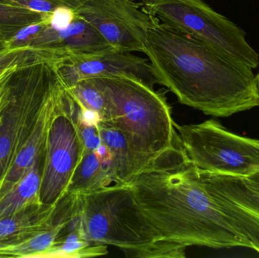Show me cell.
Here are the masks:
<instances>
[{
    "label": "cell",
    "mask_w": 259,
    "mask_h": 258,
    "mask_svg": "<svg viewBox=\"0 0 259 258\" xmlns=\"http://www.w3.org/2000/svg\"><path fill=\"white\" fill-rule=\"evenodd\" d=\"M127 184L143 216L166 242L185 248H250L221 212L180 139Z\"/></svg>",
    "instance_id": "obj_1"
},
{
    "label": "cell",
    "mask_w": 259,
    "mask_h": 258,
    "mask_svg": "<svg viewBox=\"0 0 259 258\" xmlns=\"http://www.w3.org/2000/svg\"><path fill=\"white\" fill-rule=\"evenodd\" d=\"M143 53L158 84L175 94L181 104L218 118L258 107L252 68L164 25L152 15Z\"/></svg>",
    "instance_id": "obj_2"
},
{
    "label": "cell",
    "mask_w": 259,
    "mask_h": 258,
    "mask_svg": "<svg viewBox=\"0 0 259 258\" xmlns=\"http://www.w3.org/2000/svg\"><path fill=\"white\" fill-rule=\"evenodd\" d=\"M79 196L87 240L116 247L127 257L184 258L187 248L161 239L137 207L127 184L116 183Z\"/></svg>",
    "instance_id": "obj_3"
},
{
    "label": "cell",
    "mask_w": 259,
    "mask_h": 258,
    "mask_svg": "<svg viewBox=\"0 0 259 258\" xmlns=\"http://www.w3.org/2000/svg\"><path fill=\"white\" fill-rule=\"evenodd\" d=\"M97 78L110 98L108 121L125 135L137 175L179 140L165 91H155L146 82L127 74Z\"/></svg>",
    "instance_id": "obj_4"
},
{
    "label": "cell",
    "mask_w": 259,
    "mask_h": 258,
    "mask_svg": "<svg viewBox=\"0 0 259 258\" xmlns=\"http://www.w3.org/2000/svg\"><path fill=\"white\" fill-rule=\"evenodd\" d=\"M53 70L50 59L30 58L0 93V188L36 125Z\"/></svg>",
    "instance_id": "obj_5"
},
{
    "label": "cell",
    "mask_w": 259,
    "mask_h": 258,
    "mask_svg": "<svg viewBox=\"0 0 259 258\" xmlns=\"http://www.w3.org/2000/svg\"><path fill=\"white\" fill-rule=\"evenodd\" d=\"M148 13L164 25L184 33L252 69L258 53L246 40V33L204 0H142Z\"/></svg>",
    "instance_id": "obj_6"
},
{
    "label": "cell",
    "mask_w": 259,
    "mask_h": 258,
    "mask_svg": "<svg viewBox=\"0 0 259 258\" xmlns=\"http://www.w3.org/2000/svg\"><path fill=\"white\" fill-rule=\"evenodd\" d=\"M175 127L183 149L199 169L246 178L258 172V139L235 134L214 119Z\"/></svg>",
    "instance_id": "obj_7"
},
{
    "label": "cell",
    "mask_w": 259,
    "mask_h": 258,
    "mask_svg": "<svg viewBox=\"0 0 259 258\" xmlns=\"http://www.w3.org/2000/svg\"><path fill=\"white\" fill-rule=\"evenodd\" d=\"M56 112L49 130L39 200L55 206L67 194L73 174L83 154L77 126L78 103L62 79Z\"/></svg>",
    "instance_id": "obj_8"
},
{
    "label": "cell",
    "mask_w": 259,
    "mask_h": 258,
    "mask_svg": "<svg viewBox=\"0 0 259 258\" xmlns=\"http://www.w3.org/2000/svg\"><path fill=\"white\" fill-rule=\"evenodd\" d=\"M74 13L120 53H144L152 15L133 0H78Z\"/></svg>",
    "instance_id": "obj_9"
},
{
    "label": "cell",
    "mask_w": 259,
    "mask_h": 258,
    "mask_svg": "<svg viewBox=\"0 0 259 258\" xmlns=\"http://www.w3.org/2000/svg\"><path fill=\"white\" fill-rule=\"evenodd\" d=\"M58 71L68 86L91 77L127 74L154 87L158 80L149 60L130 53L111 50L93 54L71 55L55 60Z\"/></svg>",
    "instance_id": "obj_10"
},
{
    "label": "cell",
    "mask_w": 259,
    "mask_h": 258,
    "mask_svg": "<svg viewBox=\"0 0 259 258\" xmlns=\"http://www.w3.org/2000/svg\"><path fill=\"white\" fill-rule=\"evenodd\" d=\"M27 43L42 48L57 59L115 50L91 24L75 14L68 27L56 29L50 26L33 35Z\"/></svg>",
    "instance_id": "obj_11"
},
{
    "label": "cell",
    "mask_w": 259,
    "mask_h": 258,
    "mask_svg": "<svg viewBox=\"0 0 259 258\" xmlns=\"http://www.w3.org/2000/svg\"><path fill=\"white\" fill-rule=\"evenodd\" d=\"M56 208L32 204L0 220V247L15 245L50 228L54 222Z\"/></svg>",
    "instance_id": "obj_12"
},
{
    "label": "cell",
    "mask_w": 259,
    "mask_h": 258,
    "mask_svg": "<svg viewBox=\"0 0 259 258\" xmlns=\"http://www.w3.org/2000/svg\"><path fill=\"white\" fill-rule=\"evenodd\" d=\"M199 170L205 186L230 225L259 254V214L230 199L211 183L206 171Z\"/></svg>",
    "instance_id": "obj_13"
},
{
    "label": "cell",
    "mask_w": 259,
    "mask_h": 258,
    "mask_svg": "<svg viewBox=\"0 0 259 258\" xmlns=\"http://www.w3.org/2000/svg\"><path fill=\"white\" fill-rule=\"evenodd\" d=\"M44 159L45 154L37 158L20 181L0 199V220L32 204H41L39 189Z\"/></svg>",
    "instance_id": "obj_14"
},
{
    "label": "cell",
    "mask_w": 259,
    "mask_h": 258,
    "mask_svg": "<svg viewBox=\"0 0 259 258\" xmlns=\"http://www.w3.org/2000/svg\"><path fill=\"white\" fill-rule=\"evenodd\" d=\"M116 183H121L102 165L95 151H90L82 156L71 177L67 193L88 194Z\"/></svg>",
    "instance_id": "obj_15"
},
{
    "label": "cell",
    "mask_w": 259,
    "mask_h": 258,
    "mask_svg": "<svg viewBox=\"0 0 259 258\" xmlns=\"http://www.w3.org/2000/svg\"><path fill=\"white\" fill-rule=\"evenodd\" d=\"M98 127L102 142L107 146L113 157L117 178L121 183L127 184L136 175V169L125 135L109 121H100Z\"/></svg>",
    "instance_id": "obj_16"
},
{
    "label": "cell",
    "mask_w": 259,
    "mask_h": 258,
    "mask_svg": "<svg viewBox=\"0 0 259 258\" xmlns=\"http://www.w3.org/2000/svg\"><path fill=\"white\" fill-rule=\"evenodd\" d=\"M52 15L0 0V34L13 41L21 30L33 25L51 26Z\"/></svg>",
    "instance_id": "obj_17"
},
{
    "label": "cell",
    "mask_w": 259,
    "mask_h": 258,
    "mask_svg": "<svg viewBox=\"0 0 259 258\" xmlns=\"http://www.w3.org/2000/svg\"><path fill=\"white\" fill-rule=\"evenodd\" d=\"M68 88L80 106L98 114L101 121H109L110 98L98 78L82 79Z\"/></svg>",
    "instance_id": "obj_18"
},
{
    "label": "cell",
    "mask_w": 259,
    "mask_h": 258,
    "mask_svg": "<svg viewBox=\"0 0 259 258\" xmlns=\"http://www.w3.org/2000/svg\"><path fill=\"white\" fill-rule=\"evenodd\" d=\"M207 174L211 183L224 195L259 214V189L248 178L210 172Z\"/></svg>",
    "instance_id": "obj_19"
},
{
    "label": "cell",
    "mask_w": 259,
    "mask_h": 258,
    "mask_svg": "<svg viewBox=\"0 0 259 258\" xmlns=\"http://www.w3.org/2000/svg\"><path fill=\"white\" fill-rule=\"evenodd\" d=\"M107 245L87 240L80 227L67 233L41 257L84 258L106 255Z\"/></svg>",
    "instance_id": "obj_20"
},
{
    "label": "cell",
    "mask_w": 259,
    "mask_h": 258,
    "mask_svg": "<svg viewBox=\"0 0 259 258\" xmlns=\"http://www.w3.org/2000/svg\"><path fill=\"white\" fill-rule=\"evenodd\" d=\"M41 13L53 15L59 9H71L74 12L78 6V0H6Z\"/></svg>",
    "instance_id": "obj_21"
},
{
    "label": "cell",
    "mask_w": 259,
    "mask_h": 258,
    "mask_svg": "<svg viewBox=\"0 0 259 258\" xmlns=\"http://www.w3.org/2000/svg\"><path fill=\"white\" fill-rule=\"evenodd\" d=\"M77 126L83 147V154L90 151H95L102 143L99 127L82 124L77 120Z\"/></svg>",
    "instance_id": "obj_22"
},
{
    "label": "cell",
    "mask_w": 259,
    "mask_h": 258,
    "mask_svg": "<svg viewBox=\"0 0 259 258\" xmlns=\"http://www.w3.org/2000/svg\"><path fill=\"white\" fill-rule=\"evenodd\" d=\"M74 13L71 9H57L52 15L51 26L56 29H63L68 27V24L72 21Z\"/></svg>",
    "instance_id": "obj_23"
},
{
    "label": "cell",
    "mask_w": 259,
    "mask_h": 258,
    "mask_svg": "<svg viewBox=\"0 0 259 258\" xmlns=\"http://www.w3.org/2000/svg\"><path fill=\"white\" fill-rule=\"evenodd\" d=\"M12 43H13V41L0 34V51L4 49V48L12 46V45H13Z\"/></svg>",
    "instance_id": "obj_24"
},
{
    "label": "cell",
    "mask_w": 259,
    "mask_h": 258,
    "mask_svg": "<svg viewBox=\"0 0 259 258\" xmlns=\"http://www.w3.org/2000/svg\"><path fill=\"white\" fill-rule=\"evenodd\" d=\"M247 178L255 187L259 189V171L255 173V174H252L250 177H247Z\"/></svg>",
    "instance_id": "obj_25"
},
{
    "label": "cell",
    "mask_w": 259,
    "mask_h": 258,
    "mask_svg": "<svg viewBox=\"0 0 259 258\" xmlns=\"http://www.w3.org/2000/svg\"><path fill=\"white\" fill-rule=\"evenodd\" d=\"M256 81H257V88H258V107H259V71H258V74H256Z\"/></svg>",
    "instance_id": "obj_26"
}]
</instances>
